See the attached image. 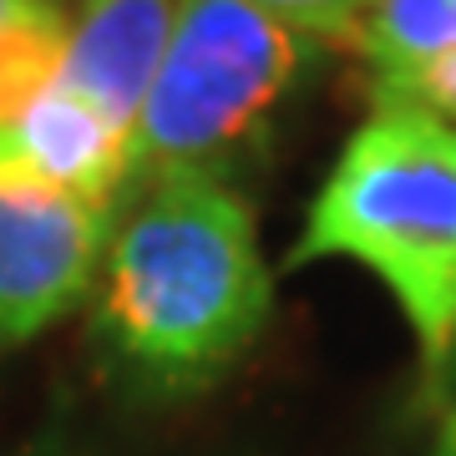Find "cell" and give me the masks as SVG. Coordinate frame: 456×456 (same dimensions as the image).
<instances>
[{
  "mask_svg": "<svg viewBox=\"0 0 456 456\" xmlns=\"http://www.w3.org/2000/svg\"><path fill=\"white\" fill-rule=\"evenodd\" d=\"M127 147H132L127 132L112 127L61 77L26 107V117L5 137L11 158H20L46 183H56V188L86 198V203H97L107 213L127 193Z\"/></svg>",
  "mask_w": 456,
  "mask_h": 456,
  "instance_id": "6",
  "label": "cell"
},
{
  "mask_svg": "<svg viewBox=\"0 0 456 456\" xmlns=\"http://www.w3.org/2000/svg\"><path fill=\"white\" fill-rule=\"evenodd\" d=\"M375 102H395V107H416V112L436 117L446 127H456V46L431 51L421 61L370 77Z\"/></svg>",
  "mask_w": 456,
  "mask_h": 456,
  "instance_id": "9",
  "label": "cell"
},
{
  "mask_svg": "<svg viewBox=\"0 0 456 456\" xmlns=\"http://www.w3.org/2000/svg\"><path fill=\"white\" fill-rule=\"evenodd\" d=\"M97 335L158 391H198L259 340L274 310L248 198L213 173L137 188L97 264Z\"/></svg>",
  "mask_w": 456,
  "mask_h": 456,
  "instance_id": "1",
  "label": "cell"
},
{
  "mask_svg": "<svg viewBox=\"0 0 456 456\" xmlns=\"http://www.w3.org/2000/svg\"><path fill=\"white\" fill-rule=\"evenodd\" d=\"M248 5L279 16L284 26L305 31L310 41H350L375 0H248Z\"/></svg>",
  "mask_w": 456,
  "mask_h": 456,
  "instance_id": "10",
  "label": "cell"
},
{
  "mask_svg": "<svg viewBox=\"0 0 456 456\" xmlns=\"http://www.w3.org/2000/svg\"><path fill=\"white\" fill-rule=\"evenodd\" d=\"M350 259L401 305L421 375L456 370V127L416 107L370 102L320 183L284 269Z\"/></svg>",
  "mask_w": 456,
  "mask_h": 456,
  "instance_id": "2",
  "label": "cell"
},
{
  "mask_svg": "<svg viewBox=\"0 0 456 456\" xmlns=\"http://www.w3.org/2000/svg\"><path fill=\"white\" fill-rule=\"evenodd\" d=\"M370 77L401 71L431 51L456 46V0H375L350 36Z\"/></svg>",
  "mask_w": 456,
  "mask_h": 456,
  "instance_id": "8",
  "label": "cell"
},
{
  "mask_svg": "<svg viewBox=\"0 0 456 456\" xmlns=\"http://www.w3.org/2000/svg\"><path fill=\"white\" fill-rule=\"evenodd\" d=\"M56 5H61V0H56Z\"/></svg>",
  "mask_w": 456,
  "mask_h": 456,
  "instance_id": "13",
  "label": "cell"
},
{
  "mask_svg": "<svg viewBox=\"0 0 456 456\" xmlns=\"http://www.w3.org/2000/svg\"><path fill=\"white\" fill-rule=\"evenodd\" d=\"M26 5H36V0H0V20L16 16V11H26ZM46 5H56V0H46Z\"/></svg>",
  "mask_w": 456,
  "mask_h": 456,
  "instance_id": "12",
  "label": "cell"
},
{
  "mask_svg": "<svg viewBox=\"0 0 456 456\" xmlns=\"http://www.w3.org/2000/svg\"><path fill=\"white\" fill-rule=\"evenodd\" d=\"M112 213L66 193L0 147V345L56 325L97 284Z\"/></svg>",
  "mask_w": 456,
  "mask_h": 456,
  "instance_id": "4",
  "label": "cell"
},
{
  "mask_svg": "<svg viewBox=\"0 0 456 456\" xmlns=\"http://www.w3.org/2000/svg\"><path fill=\"white\" fill-rule=\"evenodd\" d=\"M431 456H456V406L441 416V431L431 441Z\"/></svg>",
  "mask_w": 456,
  "mask_h": 456,
  "instance_id": "11",
  "label": "cell"
},
{
  "mask_svg": "<svg viewBox=\"0 0 456 456\" xmlns=\"http://www.w3.org/2000/svg\"><path fill=\"white\" fill-rule=\"evenodd\" d=\"M178 20V0H82L66 26L61 82L132 137Z\"/></svg>",
  "mask_w": 456,
  "mask_h": 456,
  "instance_id": "5",
  "label": "cell"
},
{
  "mask_svg": "<svg viewBox=\"0 0 456 456\" xmlns=\"http://www.w3.org/2000/svg\"><path fill=\"white\" fill-rule=\"evenodd\" d=\"M305 31L248 0H178L127 147V188L244 163L314 61Z\"/></svg>",
  "mask_w": 456,
  "mask_h": 456,
  "instance_id": "3",
  "label": "cell"
},
{
  "mask_svg": "<svg viewBox=\"0 0 456 456\" xmlns=\"http://www.w3.org/2000/svg\"><path fill=\"white\" fill-rule=\"evenodd\" d=\"M66 26L71 20L61 16V5H46V0L0 20V147L26 117V107L61 77Z\"/></svg>",
  "mask_w": 456,
  "mask_h": 456,
  "instance_id": "7",
  "label": "cell"
}]
</instances>
